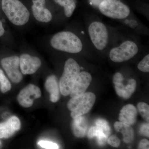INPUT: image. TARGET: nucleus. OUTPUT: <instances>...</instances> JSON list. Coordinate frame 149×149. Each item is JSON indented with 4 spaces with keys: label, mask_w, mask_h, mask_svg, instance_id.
Listing matches in <instances>:
<instances>
[{
    "label": "nucleus",
    "mask_w": 149,
    "mask_h": 149,
    "mask_svg": "<svg viewBox=\"0 0 149 149\" xmlns=\"http://www.w3.org/2000/svg\"><path fill=\"white\" fill-rule=\"evenodd\" d=\"M50 43L54 49L70 53H78L83 47L80 38L74 33L68 31L56 33L52 37Z\"/></svg>",
    "instance_id": "nucleus-1"
},
{
    "label": "nucleus",
    "mask_w": 149,
    "mask_h": 149,
    "mask_svg": "<svg viewBox=\"0 0 149 149\" xmlns=\"http://www.w3.org/2000/svg\"><path fill=\"white\" fill-rule=\"evenodd\" d=\"M2 8L9 20L15 25L21 26L29 21V10L19 0H2Z\"/></svg>",
    "instance_id": "nucleus-2"
},
{
    "label": "nucleus",
    "mask_w": 149,
    "mask_h": 149,
    "mask_svg": "<svg viewBox=\"0 0 149 149\" xmlns=\"http://www.w3.org/2000/svg\"><path fill=\"white\" fill-rule=\"evenodd\" d=\"M95 100V95L90 92L72 97L67 104L68 108L71 111V117L75 118L88 113Z\"/></svg>",
    "instance_id": "nucleus-3"
},
{
    "label": "nucleus",
    "mask_w": 149,
    "mask_h": 149,
    "mask_svg": "<svg viewBox=\"0 0 149 149\" xmlns=\"http://www.w3.org/2000/svg\"><path fill=\"white\" fill-rule=\"evenodd\" d=\"M80 70V66L73 59L70 58L65 62L64 71L59 82L60 91L63 95H70Z\"/></svg>",
    "instance_id": "nucleus-4"
},
{
    "label": "nucleus",
    "mask_w": 149,
    "mask_h": 149,
    "mask_svg": "<svg viewBox=\"0 0 149 149\" xmlns=\"http://www.w3.org/2000/svg\"><path fill=\"white\" fill-rule=\"evenodd\" d=\"M99 9L104 15L116 19L126 18L130 13L128 6L118 0H104L101 3Z\"/></svg>",
    "instance_id": "nucleus-5"
},
{
    "label": "nucleus",
    "mask_w": 149,
    "mask_h": 149,
    "mask_svg": "<svg viewBox=\"0 0 149 149\" xmlns=\"http://www.w3.org/2000/svg\"><path fill=\"white\" fill-rule=\"evenodd\" d=\"M138 52L139 48L136 43L126 41L119 47L111 49L110 52V58L114 62H123L132 58Z\"/></svg>",
    "instance_id": "nucleus-6"
},
{
    "label": "nucleus",
    "mask_w": 149,
    "mask_h": 149,
    "mask_svg": "<svg viewBox=\"0 0 149 149\" xmlns=\"http://www.w3.org/2000/svg\"><path fill=\"white\" fill-rule=\"evenodd\" d=\"M88 32L95 47L100 50H103L108 42V32L104 24L100 22H94L89 26Z\"/></svg>",
    "instance_id": "nucleus-7"
},
{
    "label": "nucleus",
    "mask_w": 149,
    "mask_h": 149,
    "mask_svg": "<svg viewBox=\"0 0 149 149\" xmlns=\"http://www.w3.org/2000/svg\"><path fill=\"white\" fill-rule=\"evenodd\" d=\"M1 64L12 82L16 84L21 82L22 74L19 69V58L18 56H14L3 59Z\"/></svg>",
    "instance_id": "nucleus-8"
},
{
    "label": "nucleus",
    "mask_w": 149,
    "mask_h": 149,
    "mask_svg": "<svg viewBox=\"0 0 149 149\" xmlns=\"http://www.w3.org/2000/svg\"><path fill=\"white\" fill-rule=\"evenodd\" d=\"M41 90L39 87L33 84H29L19 93L17 101L23 107H30L32 106L35 99L41 97Z\"/></svg>",
    "instance_id": "nucleus-9"
},
{
    "label": "nucleus",
    "mask_w": 149,
    "mask_h": 149,
    "mask_svg": "<svg viewBox=\"0 0 149 149\" xmlns=\"http://www.w3.org/2000/svg\"><path fill=\"white\" fill-rule=\"evenodd\" d=\"M42 64L40 59L27 54H23L19 58V66L22 73L24 74H34Z\"/></svg>",
    "instance_id": "nucleus-10"
},
{
    "label": "nucleus",
    "mask_w": 149,
    "mask_h": 149,
    "mask_svg": "<svg viewBox=\"0 0 149 149\" xmlns=\"http://www.w3.org/2000/svg\"><path fill=\"white\" fill-rule=\"evenodd\" d=\"M92 80V76L89 72L86 71L80 72L71 89L70 94V97H73L85 93Z\"/></svg>",
    "instance_id": "nucleus-11"
},
{
    "label": "nucleus",
    "mask_w": 149,
    "mask_h": 149,
    "mask_svg": "<svg viewBox=\"0 0 149 149\" xmlns=\"http://www.w3.org/2000/svg\"><path fill=\"white\" fill-rule=\"evenodd\" d=\"M21 128V123L18 118L12 116L6 122L0 123V139H8Z\"/></svg>",
    "instance_id": "nucleus-12"
},
{
    "label": "nucleus",
    "mask_w": 149,
    "mask_h": 149,
    "mask_svg": "<svg viewBox=\"0 0 149 149\" xmlns=\"http://www.w3.org/2000/svg\"><path fill=\"white\" fill-rule=\"evenodd\" d=\"M32 13L37 21L48 22L52 19V13L49 10L45 8V0H32Z\"/></svg>",
    "instance_id": "nucleus-13"
},
{
    "label": "nucleus",
    "mask_w": 149,
    "mask_h": 149,
    "mask_svg": "<svg viewBox=\"0 0 149 149\" xmlns=\"http://www.w3.org/2000/svg\"><path fill=\"white\" fill-rule=\"evenodd\" d=\"M137 110L136 107L131 104L126 105L120 111L118 119L120 122L129 125L136 123L137 119Z\"/></svg>",
    "instance_id": "nucleus-14"
},
{
    "label": "nucleus",
    "mask_w": 149,
    "mask_h": 149,
    "mask_svg": "<svg viewBox=\"0 0 149 149\" xmlns=\"http://www.w3.org/2000/svg\"><path fill=\"white\" fill-rule=\"evenodd\" d=\"M45 88L49 93L51 101L54 103L58 101L60 88L55 75H51L47 78L45 83Z\"/></svg>",
    "instance_id": "nucleus-15"
},
{
    "label": "nucleus",
    "mask_w": 149,
    "mask_h": 149,
    "mask_svg": "<svg viewBox=\"0 0 149 149\" xmlns=\"http://www.w3.org/2000/svg\"><path fill=\"white\" fill-rule=\"evenodd\" d=\"M72 128L74 136L77 138H83L86 135L88 125L87 120L84 116H81L73 118Z\"/></svg>",
    "instance_id": "nucleus-16"
},
{
    "label": "nucleus",
    "mask_w": 149,
    "mask_h": 149,
    "mask_svg": "<svg viewBox=\"0 0 149 149\" xmlns=\"http://www.w3.org/2000/svg\"><path fill=\"white\" fill-rule=\"evenodd\" d=\"M115 129L123 135V141L126 143H132L134 140V133L130 125L120 121H116L114 124Z\"/></svg>",
    "instance_id": "nucleus-17"
},
{
    "label": "nucleus",
    "mask_w": 149,
    "mask_h": 149,
    "mask_svg": "<svg viewBox=\"0 0 149 149\" xmlns=\"http://www.w3.org/2000/svg\"><path fill=\"white\" fill-rule=\"evenodd\" d=\"M56 3L63 7L64 13L67 17H70L72 15L76 8V3L74 0H54Z\"/></svg>",
    "instance_id": "nucleus-18"
},
{
    "label": "nucleus",
    "mask_w": 149,
    "mask_h": 149,
    "mask_svg": "<svg viewBox=\"0 0 149 149\" xmlns=\"http://www.w3.org/2000/svg\"><path fill=\"white\" fill-rule=\"evenodd\" d=\"M136 80L133 79L128 80V85L124 87L122 97L125 99L130 98L136 90Z\"/></svg>",
    "instance_id": "nucleus-19"
},
{
    "label": "nucleus",
    "mask_w": 149,
    "mask_h": 149,
    "mask_svg": "<svg viewBox=\"0 0 149 149\" xmlns=\"http://www.w3.org/2000/svg\"><path fill=\"white\" fill-rule=\"evenodd\" d=\"M11 89V85L2 70L0 69V90L3 93H6Z\"/></svg>",
    "instance_id": "nucleus-20"
},
{
    "label": "nucleus",
    "mask_w": 149,
    "mask_h": 149,
    "mask_svg": "<svg viewBox=\"0 0 149 149\" xmlns=\"http://www.w3.org/2000/svg\"><path fill=\"white\" fill-rule=\"evenodd\" d=\"M96 126L102 133L108 137L110 134L111 129L109 124L106 120L104 119H98L95 122Z\"/></svg>",
    "instance_id": "nucleus-21"
},
{
    "label": "nucleus",
    "mask_w": 149,
    "mask_h": 149,
    "mask_svg": "<svg viewBox=\"0 0 149 149\" xmlns=\"http://www.w3.org/2000/svg\"><path fill=\"white\" fill-rule=\"evenodd\" d=\"M137 108L141 116L147 122H149V106L148 105L143 102H141L137 105Z\"/></svg>",
    "instance_id": "nucleus-22"
},
{
    "label": "nucleus",
    "mask_w": 149,
    "mask_h": 149,
    "mask_svg": "<svg viewBox=\"0 0 149 149\" xmlns=\"http://www.w3.org/2000/svg\"><path fill=\"white\" fill-rule=\"evenodd\" d=\"M138 68L142 72H149V55L146 56L138 65Z\"/></svg>",
    "instance_id": "nucleus-23"
},
{
    "label": "nucleus",
    "mask_w": 149,
    "mask_h": 149,
    "mask_svg": "<svg viewBox=\"0 0 149 149\" xmlns=\"http://www.w3.org/2000/svg\"><path fill=\"white\" fill-rule=\"evenodd\" d=\"M38 145L43 148L57 149L59 148L58 145L50 141H41L38 143Z\"/></svg>",
    "instance_id": "nucleus-24"
},
{
    "label": "nucleus",
    "mask_w": 149,
    "mask_h": 149,
    "mask_svg": "<svg viewBox=\"0 0 149 149\" xmlns=\"http://www.w3.org/2000/svg\"><path fill=\"white\" fill-rule=\"evenodd\" d=\"M108 144L112 146L118 148L120 146V141L116 136H112L107 140Z\"/></svg>",
    "instance_id": "nucleus-25"
},
{
    "label": "nucleus",
    "mask_w": 149,
    "mask_h": 149,
    "mask_svg": "<svg viewBox=\"0 0 149 149\" xmlns=\"http://www.w3.org/2000/svg\"><path fill=\"white\" fill-rule=\"evenodd\" d=\"M149 124H143L141 125L140 129V133L141 135L146 136V137H149Z\"/></svg>",
    "instance_id": "nucleus-26"
},
{
    "label": "nucleus",
    "mask_w": 149,
    "mask_h": 149,
    "mask_svg": "<svg viewBox=\"0 0 149 149\" xmlns=\"http://www.w3.org/2000/svg\"><path fill=\"white\" fill-rule=\"evenodd\" d=\"M97 126H92L88 130V134H87L88 138L89 139H92L94 137H95L97 135Z\"/></svg>",
    "instance_id": "nucleus-27"
},
{
    "label": "nucleus",
    "mask_w": 149,
    "mask_h": 149,
    "mask_svg": "<svg viewBox=\"0 0 149 149\" xmlns=\"http://www.w3.org/2000/svg\"><path fill=\"white\" fill-rule=\"evenodd\" d=\"M123 80H124V78L122 74L120 72H116L113 76V83L114 85H116L118 83H122Z\"/></svg>",
    "instance_id": "nucleus-28"
},
{
    "label": "nucleus",
    "mask_w": 149,
    "mask_h": 149,
    "mask_svg": "<svg viewBox=\"0 0 149 149\" xmlns=\"http://www.w3.org/2000/svg\"><path fill=\"white\" fill-rule=\"evenodd\" d=\"M149 142L148 140L147 139H144L141 140L139 143L138 148L142 149H149Z\"/></svg>",
    "instance_id": "nucleus-29"
},
{
    "label": "nucleus",
    "mask_w": 149,
    "mask_h": 149,
    "mask_svg": "<svg viewBox=\"0 0 149 149\" xmlns=\"http://www.w3.org/2000/svg\"><path fill=\"white\" fill-rule=\"evenodd\" d=\"M89 1L91 5L99 8V6L100 4L104 0H89Z\"/></svg>",
    "instance_id": "nucleus-30"
},
{
    "label": "nucleus",
    "mask_w": 149,
    "mask_h": 149,
    "mask_svg": "<svg viewBox=\"0 0 149 149\" xmlns=\"http://www.w3.org/2000/svg\"><path fill=\"white\" fill-rule=\"evenodd\" d=\"M5 32L4 29L3 27L2 23L1 21L0 20V37L2 36Z\"/></svg>",
    "instance_id": "nucleus-31"
}]
</instances>
